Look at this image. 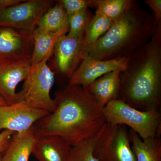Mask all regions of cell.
Returning a JSON list of instances; mask_svg holds the SVG:
<instances>
[{
    "instance_id": "cell-1",
    "label": "cell",
    "mask_w": 161,
    "mask_h": 161,
    "mask_svg": "<svg viewBox=\"0 0 161 161\" xmlns=\"http://www.w3.org/2000/svg\"><path fill=\"white\" fill-rule=\"evenodd\" d=\"M54 99V112L33 125L39 136H59L74 147L97 135L107 123L103 107L83 87L68 84Z\"/></svg>"
},
{
    "instance_id": "cell-2",
    "label": "cell",
    "mask_w": 161,
    "mask_h": 161,
    "mask_svg": "<svg viewBox=\"0 0 161 161\" xmlns=\"http://www.w3.org/2000/svg\"><path fill=\"white\" fill-rule=\"evenodd\" d=\"M116 99L142 111H159L161 104V23L148 43L129 58L121 71Z\"/></svg>"
},
{
    "instance_id": "cell-3",
    "label": "cell",
    "mask_w": 161,
    "mask_h": 161,
    "mask_svg": "<svg viewBox=\"0 0 161 161\" xmlns=\"http://www.w3.org/2000/svg\"><path fill=\"white\" fill-rule=\"evenodd\" d=\"M156 26L152 15L135 1L104 35L83 52V58L88 55L101 60L129 58L148 43Z\"/></svg>"
},
{
    "instance_id": "cell-4",
    "label": "cell",
    "mask_w": 161,
    "mask_h": 161,
    "mask_svg": "<svg viewBox=\"0 0 161 161\" xmlns=\"http://www.w3.org/2000/svg\"><path fill=\"white\" fill-rule=\"evenodd\" d=\"M107 123L128 126L142 139L160 136L161 115L159 111H142L115 99L103 108Z\"/></svg>"
},
{
    "instance_id": "cell-5",
    "label": "cell",
    "mask_w": 161,
    "mask_h": 161,
    "mask_svg": "<svg viewBox=\"0 0 161 161\" xmlns=\"http://www.w3.org/2000/svg\"><path fill=\"white\" fill-rule=\"evenodd\" d=\"M53 53L31 66L22 89L17 92V102H25L36 108L46 110L49 113L54 112L56 102L51 97L50 92L54 83L55 73L47 64Z\"/></svg>"
},
{
    "instance_id": "cell-6",
    "label": "cell",
    "mask_w": 161,
    "mask_h": 161,
    "mask_svg": "<svg viewBox=\"0 0 161 161\" xmlns=\"http://www.w3.org/2000/svg\"><path fill=\"white\" fill-rule=\"evenodd\" d=\"M94 155L98 161H136L127 127L106 123L97 135Z\"/></svg>"
},
{
    "instance_id": "cell-7",
    "label": "cell",
    "mask_w": 161,
    "mask_h": 161,
    "mask_svg": "<svg viewBox=\"0 0 161 161\" xmlns=\"http://www.w3.org/2000/svg\"><path fill=\"white\" fill-rule=\"evenodd\" d=\"M53 3L50 0L23 1L0 10V26L33 32Z\"/></svg>"
},
{
    "instance_id": "cell-8",
    "label": "cell",
    "mask_w": 161,
    "mask_h": 161,
    "mask_svg": "<svg viewBox=\"0 0 161 161\" xmlns=\"http://www.w3.org/2000/svg\"><path fill=\"white\" fill-rule=\"evenodd\" d=\"M49 113L46 110L31 106L24 101L0 106V130L22 133Z\"/></svg>"
},
{
    "instance_id": "cell-9",
    "label": "cell",
    "mask_w": 161,
    "mask_h": 161,
    "mask_svg": "<svg viewBox=\"0 0 161 161\" xmlns=\"http://www.w3.org/2000/svg\"><path fill=\"white\" fill-rule=\"evenodd\" d=\"M33 32L0 26V58L6 61L31 59Z\"/></svg>"
},
{
    "instance_id": "cell-10",
    "label": "cell",
    "mask_w": 161,
    "mask_h": 161,
    "mask_svg": "<svg viewBox=\"0 0 161 161\" xmlns=\"http://www.w3.org/2000/svg\"><path fill=\"white\" fill-rule=\"evenodd\" d=\"M129 58L101 60L86 55L69 80L68 84L86 87L103 75L125 68Z\"/></svg>"
},
{
    "instance_id": "cell-11",
    "label": "cell",
    "mask_w": 161,
    "mask_h": 161,
    "mask_svg": "<svg viewBox=\"0 0 161 161\" xmlns=\"http://www.w3.org/2000/svg\"><path fill=\"white\" fill-rule=\"evenodd\" d=\"M83 36L58 38L54 49L55 64L58 71L69 80L83 60Z\"/></svg>"
},
{
    "instance_id": "cell-12",
    "label": "cell",
    "mask_w": 161,
    "mask_h": 161,
    "mask_svg": "<svg viewBox=\"0 0 161 161\" xmlns=\"http://www.w3.org/2000/svg\"><path fill=\"white\" fill-rule=\"evenodd\" d=\"M31 66V59L7 61L0 65V96L7 104L17 103V86L25 80Z\"/></svg>"
},
{
    "instance_id": "cell-13",
    "label": "cell",
    "mask_w": 161,
    "mask_h": 161,
    "mask_svg": "<svg viewBox=\"0 0 161 161\" xmlns=\"http://www.w3.org/2000/svg\"><path fill=\"white\" fill-rule=\"evenodd\" d=\"M72 147L56 136L38 137L32 153L38 161H67Z\"/></svg>"
},
{
    "instance_id": "cell-14",
    "label": "cell",
    "mask_w": 161,
    "mask_h": 161,
    "mask_svg": "<svg viewBox=\"0 0 161 161\" xmlns=\"http://www.w3.org/2000/svg\"><path fill=\"white\" fill-rule=\"evenodd\" d=\"M39 137L33 126L22 133H14L3 151L1 161H29Z\"/></svg>"
},
{
    "instance_id": "cell-15",
    "label": "cell",
    "mask_w": 161,
    "mask_h": 161,
    "mask_svg": "<svg viewBox=\"0 0 161 161\" xmlns=\"http://www.w3.org/2000/svg\"><path fill=\"white\" fill-rule=\"evenodd\" d=\"M120 72L121 70H116L106 74L84 88L104 108L111 101L117 98Z\"/></svg>"
},
{
    "instance_id": "cell-16",
    "label": "cell",
    "mask_w": 161,
    "mask_h": 161,
    "mask_svg": "<svg viewBox=\"0 0 161 161\" xmlns=\"http://www.w3.org/2000/svg\"><path fill=\"white\" fill-rule=\"evenodd\" d=\"M129 133L136 161H161L160 136L143 140L133 130H130Z\"/></svg>"
},
{
    "instance_id": "cell-17",
    "label": "cell",
    "mask_w": 161,
    "mask_h": 161,
    "mask_svg": "<svg viewBox=\"0 0 161 161\" xmlns=\"http://www.w3.org/2000/svg\"><path fill=\"white\" fill-rule=\"evenodd\" d=\"M67 33H53L36 28L33 31V49L31 58V66L43 60L54 49L58 38Z\"/></svg>"
},
{
    "instance_id": "cell-18",
    "label": "cell",
    "mask_w": 161,
    "mask_h": 161,
    "mask_svg": "<svg viewBox=\"0 0 161 161\" xmlns=\"http://www.w3.org/2000/svg\"><path fill=\"white\" fill-rule=\"evenodd\" d=\"M40 18L37 28L45 31L67 33L69 31L68 16L63 6L58 1Z\"/></svg>"
},
{
    "instance_id": "cell-19",
    "label": "cell",
    "mask_w": 161,
    "mask_h": 161,
    "mask_svg": "<svg viewBox=\"0 0 161 161\" xmlns=\"http://www.w3.org/2000/svg\"><path fill=\"white\" fill-rule=\"evenodd\" d=\"M132 0H90L89 7L95 9V14L115 22L132 6Z\"/></svg>"
},
{
    "instance_id": "cell-20",
    "label": "cell",
    "mask_w": 161,
    "mask_h": 161,
    "mask_svg": "<svg viewBox=\"0 0 161 161\" xmlns=\"http://www.w3.org/2000/svg\"><path fill=\"white\" fill-rule=\"evenodd\" d=\"M113 23L112 20L101 15L95 14L92 16L84 33L82 56L83 52L95 44L110 29Z\"/></svg>"
},
{
    "instance_id": "cell-21",
    "label": "cell",
    "mask_w": 161,
    "mask_h": 161,
    "mask_svg": "<svg viewBox=\"0 0 161 161\" xmlns=\"http://www.w3.org/2000/svg\"><path fill=\"white\" fill-rule=\"evenodd\" d=\"M97 135L72 147L67 161H98L94 155Z\"/></svg>"
},
{
    "instance_id": "cell-22",
    "label": "cell",
    "mask_w": 161,
    "mask_h": 161,
    "mask_svg": "<svg viewBox=\"0 0 161 161\" xmlns=\"http://www.w3.org/2000/svg\"><path fill=\"white\" fill-rule=\"evenodd\" d=\"M92 14L88 9L68 16L69 31L70 36H84L85 30Z\"/></svg>"
},
{
    "instance_id": "cell-23",
    "label": "cell",
    "mask_w": 161,
    "mask_h": 161,
    "mask_svg": "<svg viewBox=\"0 0 161 161\" xmlns=\"http://www.w3.org/2000/svg\"><path fill=\"white\" fill-rule=\"evenodd\" d=\"M63 6L68 16L88 9L90 0H60L58 1Z\"/></svg>"
},
{
    "instance_id": "cell-24",
    "label": "cell",
    "mask_w": 161,
    "mask_h": 161,
    "mask_svg": "<svg viewBox=\"0 0 161 161\" xmlns=\"http://www.w3.org/2000/svg\"><path fill=\"white\" fill-rule=\"evenodd\" d=\"M145 3L153 12V16L155 24L161 23V0H146Z\"/></svg>"
},
{
    "instance_id": "cell-25",
    "label": "cell",
    "mask_w": 161,
    "mask_h": 161,
    "mask_svg": "<svg viewBox=\"0 0 161 161\" xmlns=\"http://www.w3.org/2000/svg\"><path fill=\"white\" fill-rule=\"evenodd\" d=\"M14 133L9 130H5L0 133V153H3L9 140Z\"/></svg>"
},
{
    "instance_id": "cell-26",
    "label": "cell",
    "mask_w": 161,
    "mask_h": 161,
    "mask_svg": "<svg viewBox=\"0 0 161 161\" xmlns=\"http://www.w3.org/2000/svg\"><path fill=\"white\" fill-rule=\"evenodd\" d=\"M7 103L3 97L0 96V106L7 105Z\"/></svg>"
},
{
    "instance_id": "cell-27",
    "label": "cell",
    "mask_w": 161,
    "mask_h": 161,
    "mask_svg": "<svg viewBox=\"0 0 161 161\" xmlns=\"http://www.w3.org/2000/svg\"><path fill=\"white\" fill-rule=\"evenodd\" d=\"M3 9V2L2 0H0V10H2Z\"/></svg>"
},
{
    "instance_id": "cell-28",
    "label": "cell",
    "mask_w": 161,
    "mask_h": 161,
    "mask_svg": "<svg viewBox=\"0 0 161 161\" xmlns=\"http://www.w3.org/2000/svg\"><path fill=\"white\" fill-rule=\"evenodd\" d=\"M6 61H6V60H3V59H2V58H0V65H1V64H2L4 63V62H6Z\"/></svg>"
},
{
    "instance_id": "cell-29",
    "label": "cell",
    "mask_w": 161,
    "mask_h": 161,
    "mask_svg": "<svg viewBox=\"0 0 161 161\" xmlns=\"http://www.w3.org/2000/svg\"><path fill=\"white\" fill-rule=\"evenodd\" d=\"M2 156H3V153H0V161H2Z\"/></svg>"
}]
</instances>
